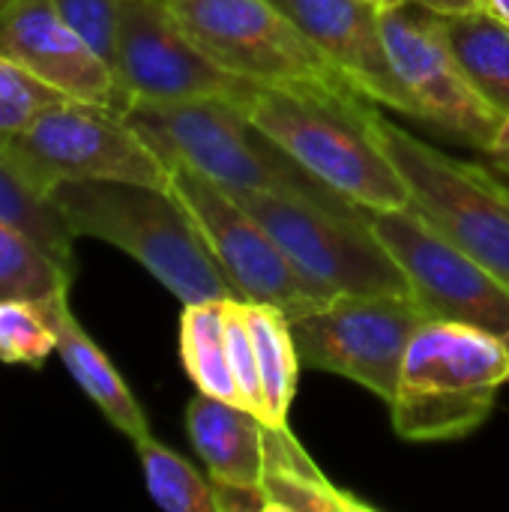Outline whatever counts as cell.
Masks as SVG:
<instances>
[{
	"label": "cell",
	"mask_w": 509,
	"mask_h": 512,
	"mask_svg": "<svg viewBox=\"0 0 509 512\" xmlns=\"http://www.w3.org/2000/svg\"><path fill=\"white\" fill-rule=\"evenodd\" d=\"M417 3L435 15H459V12H471V9H483L486 0H408Z\"/></svg>",
	"instance_id": "cell-30"
},
{
	"label": "cell",
	"mask_w": 509,
	"mask_h": 512,
	"mask_svg": "<svg viewBox=\"0 0 509 512\" xmlns=\"http://www.w3.org/2000/svg\"><path fill=\"white\" fill-rule=\"evenodd\" d=\"M9 162L42 192L66 180L168 186L165 159L123 114L66 99L3 138Z\"/></svg>",
	"instance_id": "cell-8"
},
{
	"label": "cell",
	"mask_w": 509,
	"mask_h": 512,
	"mask_svg": "<svg viewBox=\"0 0 509 512\" xmlns=\"http://www.w3.org/2000/svg\"><path fill=\"white\" fill-rule=\"evenodd\" d=\"M369 228L399 264L411 297L429 321H456L509 333V288L474 255L444 237L414 207L363 210Z\"/></svg>",
	"instance_id": "cell-10"
},
{
	"label": "cell",
	"mask_w": 509,
	"mask_h": 512,
	"mask_svg": "<svg viewBox=\"0 0 509 512\" xmlns=\"http://www.w3.org/2000/svg\"><path fill=\"white\" fill-rule=\"evenodd\" d=\"M75 237L105 240L132 255L183 306L240 297L195 219L165 186L129 180H66L48 189Z\"/></svg>",
	"instance_id": "cell-1"
},
{
	"label": "cell",
	"mask_w": 509,
	"mask_h": 512,
	"mask_svg": "<svg viewBox=\"0 0 509 512\" xmlns=\"http://www.w3.org/2000/svg\"><path fill=\"white\" fill-rule=\"evenodd\" d=\"M219 512H270V501L261 483H228L213 480Z\"/></svg>",
	"instance_id": "cell-29"
},
{
	"label": "cell",
	"mask_w": 509,
	"mask_h": 512,
	"mask_svg": "<svg viewBox=\"0 0 509 512\" xmlns=\"http://www.w3.org/2000/svg\"><path fill=\"white\" fill-rule=\"evenodd\" d=\"M57 351V336L48 321L45 300L0 303V360L18 366H42Z\"/></svg>",
	"instance_id": "cell-24"
},
{
	"label": "cell",
	"mask_w": 509,
	"mask_h": 512,
	"mask_svg": "<svg viewBox=\"0 0 509 512\" xmlns=\"http://www.w3.org/2000/svg\"><path fill=\"white\" fill-rule=\"evenodd\" d=\"M489 156H492V162L509 174V117L501 123V129H498V135H495V141H492V147L486 150Z\"/></svg>",
	"instance_id": "cell-31"
},
{
	"label": "cell",
	"mask_w": 509,
	"mask_h": 512,
	"mask_svg": "<svg viewBox=\"0 0 509 512\" xmlns=\"http://www.w3.org/2000/svg\"><path fill=\"white\" fill-rule=\"evenodd\" d=\"M150 498L168 512H219L213 480H204L183 456L150 435L135 441Z\"/></svg>",
	"instance_id": "cell-23"
},
{
	"label": "cell",
	"mask_w": 509,
	"mask_h": 512,
	"mask_svg": "<svg viewBox=\"0 0 509 512\" xmlns=\"http://www.w3.org/2000/svg\"><path fill=\"white\" fill-rule=\"evenodd\" d=\"M48 321L57 336V354L66 363L69 375L78 381V387L87 393V399L105 414V420L120 429L126 438L141 441L150 435V423L114 363L102 354V348L84 333V327L75 321L69 309V291H60L57 297L45 300Z\"/></svg>",
	"instance_id": "cell-17"
},
{
	"label": "cell",
	"mask_w": 509,
	"mask_h": 512,
	"mask_svg": "<svg viewBox=\"0 0 509 512\" xmlns=\"http://www.w3.org/2000/svg\"><path fill=\"white\" fill-rule=\"evenodd\" d=\"M0 51L75 102L114 114L132 108L117 72L63 21L54 0H12L0 12Z\"/></svg>",
	"instance_id": "cell-14"
},
{
	"label": "cell",
	"mask_w": 509,
	"mask_h": 512,
	"mask_svg": "<svg viewBox=\"0 0 509 512\" xmlns=\"http://www.w3.org/2000/svg\"><path fill=\"white\" fill-rule=\"evenodd\" d=\"M9 3H12V0H0V12H3V9H6Z\"/></svg>",
	"instance_id": "cell-34"
},
{
	"label": "cell",
	"mask_w": 509,
	"mask_h": 512,
	"mask_svg": "<svg viewBox=\"0 0 509 512\" xmlns=\"http://www.w3.org/2000/svg\"><path fill=\"white\" fill-rule=\"evenodd\" d=\"M270 512H372L375 507L327 477H303L291 471H267L261 480Z\"/></svg>",
	"instance_id": "cell-25"
},
{
	"label": "cell",
	"mask_w": 509,
	"mask_h": 512,
	"mask_svg": "<svg viewBox=\"0 0 509 512\" xmlns=\"http://www.w3.org/2000/svg\"><path fill=\"white\" fill-rule=\"evenodd\" d=\"M225 300L186 303L180 315V360L198 393L240 405L228 357Z\"/></svg>",
	"instance_id": "cell-21"
},
{
	"label": "cell",
	"mask_w": 509,
	"mask_h": 512,
	"mask_svg": "<svg viewBox=\"0 0 509 512\" xmlns=\"http://www.w3.org/2000/svg\"><path fill=\"white\" fill-rule=\"evenodd\" d=\"M366 129L408 183L411 207L509 288V201L504 183L420 141L387 120L375 102L366 108Z\"/></svg>",
	"instance_id": "cell-6"
},
{
	"label": "cell",
	"mask_w": 509,
	"mask_h": 512,
	"mask_svg": "<svg viewBox=\"0 0 509 512\" xmlns=\"http://www.w3.org/2000/svg\"><path fill=\"white\" fill-rule=\"evenodd\" d=\"M222 306H225V327H228V357H231V372H234V384L240 393V405L246 411H252L255 417L267 420L261 378H258V360H255V342H252V330L246 321V300L228 297Z\"/></svg>",
	"instance_id": "cell-27"
},
{
	"label": "cell",
	"mask_w": 509,
	"mask_h": 512,
	"mask_svg": "<svg viewBox=\"0 0 509 512\" xmlns=\"http://www.w3.org/2000/svg\"><path fill=\"white\" fill-rule=\"evenodd\" d=\"M378 12H384V9H396V6H405L408 0H369Z\"/></svg>",
	"instance_id": "cell-33"
},
{
	"label": "cell",
	"mask_w": 509,
	"mask_h": 512,
	"mask_svg": "<svg viewBox=\"0 0 509 512\" xmlns=\"http://www.w3.org/2000/svg\"><path fill=\"white\" fill-rule=\"evenodd\" d=\"M186 432L195 453L204 459L210 480L261 483L267 471L270 423L246 411L198 393L186 405Z\"/></svg>",
	"instance_id": "cell-16"
},
{
	"label": "cell",
	"mask_w": 509,
	"mask_h": 512,
	"mask_svg": "<svg viewBox=\"0 0 509 512\" xmlns=\"http://www.w3.org/2000/svg\"><path fill=\"white\" fill-rule=\"evenodd\" d=\"M381 39L396 75L417 99L423 120L438 123L471 147L489 150L504 117L465 78L441 18L417 3L381 12Z\"/></svg>",
	"instance_id": "cell-13"
},
{
	"label": "cell",
	"mask_w": 509,
	"mask_h": 512,
	"mask_svg": "<svg viewBox=\"0 0 509 512\" xmlns=\"http://www.w3.org/2000/svg\"><path fill=\"white\" fill-rule=\"evenodd\" d=\"M509 381V351L501 336L429 321L417 330L402 360L390 402L393 429L414 444L456 441L477 432Z\"/></svg>",
	"instance_id": "cell-4"
},
{
	"label": "cell",
	"mask_w": 509,
	"mask_h": 512,
	"mask_svg": "<svg viewBox=\"0 0 509 512\" xmlns=\"http://www.w3.org/2000/svg\"><path fill=\"white\" fill-rule=\"evenodd\" d=\"M504 198H507V201H509V189H507V186H504Z\"/></svg>",
	"instance_id": "cell-36"
},
{
	"label": "cell",
	"mask_w": 509,
	"mask_h": 512,
	"mask_svg": "<svg viewBox=\"0 0 509 512\" xmlns=\"http://www.w3.org/2000/svg\"><path fill=\"white\" fill-rule=\"evenodd\" d=\"M483 9H489L492 15H498L501 21H507L509 24V0H486Z\"/></svg>",
	"instance_id": "cell-32"
},
{
	"label": "cell",
	"mask_w": 509,
	"mask_h": 512,
	"mask_svg": "<svg viewBox=\"0 0 509 512\" xmlns=\"http://www.w3.org/2000/svg\"><path fill=\"white\" fill-rule=\"evenodd\" d=\"M66 273L48 252H42L24 231L0 219V303L6 300H51L69 291Z\"/></svg>",
	"instance_id": "cell-22"
},
{
	"label": "cell",
	"mask_w": 509,
	"mask_h": 512,
	"mask_svg": "<svg viewBox=\"0 0 509 512\" xmlns=\"http://www.w3.org/2000/svg\"><path fill=\"white\" fill-rule=\"evenodd\" d=\"M123 117L165 162H186L225 192L306 195L327 207L360 210L303 171L234 99L132 102Z\"/></svg>",
	"instance_id": "cell-3"
},
{
	"label": "cell",
	"mask_w": 509,
	"mask_h": 512,
	"mask_svg": "<svg viewBox=\"0 0 509 512\" xmlns=\"http://www.w3.org/2000/svg\"><path fill=\"white\" fill-rule=\"evenodd\" d=\"M279 243L297 273L324 297L405 294L408 282L369 228L363 210H339L306 195L231 192ZM411 294V291H408Z\"/></svg>",
	"instance_id": "cell-7"
},
{
	"label": "cell",
	"mask_w": 509,
	"mask_h": 512,
	"mask_svg": "<svg viewBox=\"0 0 509 512\" xmlns=\"http://www.w3.org/2000/svg\"><path fill=\"white\" fill-rule=\"evenodd\" d=\"M444 36L483 102L509 117V24L489 9L438 15Z\"/></svg>",
	"instance_id": "cell-18"
},
{
	"label": "cell",
	"mask_w": 509,
	"mask_h": 512,
	"mask_svg": "<svg viewBox=\"0 0 509 512\" xmlns=\"http://www.w3.org/2000/svg\"><path fill=\"white\" fill-rule=\"evenodd\" d=\"M501 339H504V345H507V351H509V333L507 336H501Z\"/></svg>",
	"instance_id": "cell-35"
},
{
	"label": "cell",
	"mask_w": 509,
	"mask_h": 512,
	"mask_svg": "<svg viewBox=\"0 0 509 512\" xmlns=\"http://www.w3.org/2000/svg\"><path fill=\"white\" fill-rule=\"evenodd\" d=\"M114 72L132 102H240L249 84L207 57L165 0H123Z\"/></svg>",
	"instance_id": "cell-12"
},
{
	"label": "cell",
	"mask_w": 509,
	"mask_h": 512,
	"mask_svg": "<svg viewBox=\"0 0 509 512\" xmlns=\"http://www.w3.org/2000/svg\"><path fill=\"white\" fill-rule=\"evenodd\" d=\"M375 105L423 120L417 99L393 69L381 39V12L369 0H273Z\"/></svg>",
	"instance_id": "cell-15"
},
{
	"label": "cell",
	"mask_w": 509,
	"mask_h": 512,
	"mask_svg": "<svg viewBox=\"0 0 509 512\" xmlns=\"http://www.w3.org/2000/svg\"><path fill=\"white\" fill-rule=\"evenodd\" d=\"M246 321L255 342L258 378L267 408L270 426H288V411L297 396V375H300V351L291 333V318L267 303L246 300Z\"/></svg>",
	"instance_id": "cell-20"
},
{
	"label": "cell",
	"mask_w": 509,
	"mask_h": 512,
	"mask_svg": "<svg viewBox=\"0 0 509 512\" xmlns=\"http://www.w3.org/2000/svg\"><path fill=\"white\" fill-rule=\"evenodd\" d=\"M168 189L195 219L216 264L249 303H267L288 318L327 303L288 261L270 231L219 183L186 162L168 159Z\"/></svg>",
	"instance_id": "cell-11"
},
{
	"label": "cell",
	"mask_w": 509,
	"mask_h": 512,
	"mask_svg": "<svg viewBox=\"0 0 509 512\" xmlns=\"http://www.w3.org/2000/svg\"><path fill=\"white\" fill-rule=\"evenodd\" d=\"M423 324L429 315L408 291H378L336 294L294 315L291 333L303 366L348 378L390 405L408 345Z\"/></svg>",
	"instance_id": "cell-9"
},
{
	"label": "cell",
	"mask_w": 509,
	"mask_h": 512,
	"mask_svg": "<svg viewBox=\"0 0 509 512\" xmlns=\"http://www.w3.org/2000/svg\"><path fill=\"white\" fill-rule=\"evenodd\" d=\"M60 90L48 87L36 75H30L21 63L6 57L0 51V135L21 132L30 120H36L42 111L66 102Z\"/></svg>",
	"instance_id": "cell-26"
},
{
	"label": "cell",
	"mask_w": 509,
	"mask_h": 512,
	"mask_svg": "<svg viewBox=\"0 0 509 512\" xmlns=\"http://www.w3.org/2000/svg\"><path fill=\"white\" fill-rule=\"evenodd\" d=\"M0 219L24 231L66 273L75 276V231L48 192L33 186L6 156L0 135Z\"/></svg>",
	"instance_id": "cell-19"
},
{
	"label": "cell",
	"mask_w": 509,
	"mask_h": 512,
	"mask_svg": "<svg viewBox=\"0 0 509 512\" xmlns=\"http://www.w3.org/2000/svg\"><path fill=\"white\" fill-rule=\"evenodd\" d=\"M372 99L246 84L240 105L303 171L360 210L411 207L408 183L366 129Z\"/></svg>",
	"instance_id": "cell-2"
},
{
	"label": "cell",
	"mask_w": 509,
	"mask_h": 512,
	"mask_svg": "<svg viewBox=\"0 0 509 512\" xmlns=\"http://www.w3.org/2000/svg\"><path fill=\"white\" fill-rule=\"evenodd\" d=\"M183 30L231 75L339 99L363 96L273 0H165Z\"/></svg>",
	"instance_id": "cell-5"
},
{
	"label": "cell",
	"mask_w": 509,
	"mask_h": 512,
	"mask_svg": "<svg viewBox=\"0 0 509 512\" xmlns=\"http://www.w3.org/2000/svg\"><path fill=\"white\" fill-rule=\"evenodd\" d=\"M63 21L114 69L123 0H54Z\"/></svg>",
	"instance_id": "cell-28"
}]
</instances>
